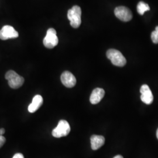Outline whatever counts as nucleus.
<instances>
[{
  "instance_id": "1",
  "label": "nucleus",
  "mask_w": 158,
  "mask_h": 158,
  "mask_svg": "<svg viewBox=\"0 0 158 158\" xmlns=\"http://www.w3.org/2000/svg\"><path fill=\"white\" fill-rule=\"evenodd\" d=\"M81 10L77 6H73L68 12V18L70 21V25L74 28H77L81 25Z\"/></svg>"
},
{
  "instance_id": "2",
  "label": "nucleus",
  "mask_w": 158,
  "mask_h": 158,
  "mask_svg": "<svg viewBox=\"0 0 158 158\" xmlns=\"http://www.w3.org/2000/svg\"><path fill=\"white\" fill-rule=\"evenodd\" d=\"M5 77L8 80L10 87L14 89H17L21 87L24 83V78L18 74L14 70H9L7 72Z\"/></svg>"
},
{
  "instance_id": "3",
  "label": "nucleus",
  "mask_w": 158,
  "mask_h": 158,
  "mask_svg": "<svg viewBox=\"0 0 158 158\" xmlns=\"http://www.w3.org/2000/svg\"><path fill=\"white\" fill-rule=\"evenodd\" d=\"M107 57L114 65L119 67L124 66L127 63L126 59L123 54L116 49H111L107 52Z\"/></svg>"
},
{
  "instance_id": "4",
  "label": "nucleus",
  "mask_w": 158,
  "mask_h": 158,
  "mask_svg": "<svg viewBox=\"0 0 158 158\" xmlns=\"http://www.w3.org/2000/svg\"><path fill=\"white\" fill-rule=\"evenodd\" d=\"M70 132V127L66 120H60L56 127L52 131V134L55 138H61L66 136Z\"/></svg>"
},
{
  "instance_id": "5",
  "label": "nucleus",
  "mask_w": 158,
  "mask_h": 158,
  "mask_svg": "<svg viewBox=\"0 0 158 158\" xmlns=\"http://www.w3.org/2000/svg\"><path fill=\"white\" fill-rule=\"evenodd\" d=\"M59 40L56 35V31L55 29L49 28L46 33L44 40V45L48 49H53L58 44Z\"/></svg>"
},
{
  "instance_id": "6",
  "label": "nucleus",
  "mask_w": 158,
  "mask_h": 158,
  "mask_svg": "<svg viewBox=\"0 0 158 158\" xmlns=\"http://www.w3.org/2000/svg\"><path fill=\"white\" fill-rule=\"evenodd\" d=\"M114 14L117 18L124 22L130 21L132 18V14L131 11L128 8L123 6L115 8Z\"/></svg>"
},
{
  "instance_id": "7",
  "label": "nucleus",
  "mask_w": 158,
  "mask_h": 158,
  "mask_svg": "<svg viewBox=\"0 0 158 158\" xmlns=\"http://www.w3.org/2000/svg\"><path fill=\"white\" fill-rule=\"evenodd\" d=\"M18 36V32L10 25L4 26L0 30V39L1 40L17 38Z\"/></svg>"
},
{
  "instance_id": "8",
  "label": "nucleus",
  "mask_w": 158,
  "mask_h": 158,
  "mask_svg": "<svg viewBox=\"0 0 158 158\" xmlns=\"http://www.w3.org/2000/svg\"><path fill=\"white\" fill-rule=\"evenodd\" d=\"M140 92L141 93V99L142 102L146 104H151L152 103L153 96L152 91L148 85H142L140 89Z\"/></svg>"
},
{
  "instance_id": "9",
  "label": "nucleus",
  "mask_w": 158,
  "mask_h": 158,
  "mask_svg": "<svg viewBox=\"0 0 158 158\" xmlns=\"http://www.w3.org/2000/svg\"><path fill=\"white\" fill-rule=\"evenodd\" d=\"M60 79L63 85L68 88H72L76 84V77L69 71L64 72L61 75Z\"/></svg>"
},
{
  "instance_id": "10",
  "label": "nucleus",
  "mask_w": 158,
  "mask_h": 158,
  "mask_svg": "<svg viewBox=\"0 0 158 158\" xmlns=\"http://www.w3.org/2000/svg\"><path fill=\"white\" fill-rule=\"evenodd\" d=\"M105 94V91L100 88H97L93 91L91 94L90 101L92 104H97L102 99Z\"/></svg>"
},
{
  "instance_id": "11",
  "label": "nucleus",
  "mask_w": 158,
  "mask_h": 158,
  "mask_svg": "<svg viewBox=\"0 0 158 158\" xmlns=\"http://www.w3.org/2000/svg\"><path fill=\"white\" fill-rule=\"evenodd\" d=\"M90 140L91 149L94 151L100 148L105 143V138L102 135H92Z\"/></svg>"
},
{
  "instance_id": "12",
  "label": "nucleus",
  "mask_w": 158,
  "mask_h": 158,
  "mask_svg": "<svg viewBox=\"0 0 158 158\" xmlns=\"http://www.w3.org/2000/svg\"><path fill=\"white\" fill-rule=\"evenodd\" d=\"M43 98L40 95L35 96L32 100V102L30 104L28 107V111L29 113H34L40 108L43 104Z\"/></svg>"
},
{
  "instance_id": "13",
  "label": "nucleus",
  "mask_w": 158,
  "mask_h": 158,
  "mask_svg": "<svg viewBox=\"0 0 158 158\" xmlns=\"http://www.w3.org/2000/svg\"><path fill=\"white\" fill-rule=\"evenodd\" d=\"M149 10H150L149 6H148V4H147V3H145L144 2H142V1H141L138 3L137 6V11L140 15H142L145 12Z\"/></svg>"
},
{
  "instance_id": "14",
  "label": "nucleus",
  "mask_w": 158,
  "mask_h": 158,
  "mask_svg": "<svg viewBox=\"0 0 158 158\" xmlns=\"http://www.w3.org/2000/svg\"><path fill=\"white\" fill-rule=\"evenodd\" d=\"M151 39L154 44H158V26L155 28V30L152 32Z\"/></svg>"
},
{
  "instance_id": "15",
  "label": "nucleus",
  "mask_w": 158,
  "mask_h": 158,
  "mask_svg": "<svg viewBox=\"0 0 158 158\" xmlns=\"http://www.w3.org/2000/svg\"><path fill=\"white\" fill-rule=\"evenodd\" d=\"M6 142V138L3 136L0 135V148L4 145Z\"/></svg>"
},
{
  "instance_id": "16",
  "label": "nucleus",
  "mask_w": 158,
  "mask_h": 158,
  "mask_svg": "<svg viewBox=\"0 0 158 158\" xmlns=\"http://www.w3.org/2000/svg\"><path fill=\"white\" fill-rule=\"evenodd\" d=\"M12 158H24V156L22 153H16L15 155H14V156H13Z\"/></svg>"
},
{
  "instance_id": "17",
  "label": "nucleus",
  "mask_w": 158,
  "mask_h": 158,
  "mask_svg": "<svg viewBox=\"0 0 158 158\" xmlns=\"http://www.w3.org/2000/svg\"><path fill=\"white\" fill-rule=\"evenodd\" d=\"M5 130L4 128H1L0 129V135H3L5 134Z\"/></svg>"
},
{
  "instance_id": "18",
  "label": "nucleus",
  "mask_w": 158,
  "mask_h": 158,
  "mask_svg": "<svg viewBox=\"0 0 158 158\" xmlns=\"http://www.w3.org/2000/svg\"><path fill=\"white\" fill-rule=\"evenodd\" d=\"M114 158H124L121 155H117V156H115V157Z\"/></svg>"
},
{
  "instance_id": "19",
  "label": "nucleus",
  "mask_w": 158,
  "mask_h": 158,
  "mask_svg": "<svg viewBox=\"0 0 158 158\" xmlns=\"http://www.w3.org/2000/svg\"><path fill=\"white\" fill-rule=\"evenodd\" d=\"M156 136H157V138H158V129L157 130V132H156Z\"/></svg>"
}]
</instances>
